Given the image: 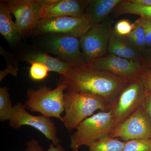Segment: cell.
<instances>
[{
  "label": "cell",
  "mask_w": 151,
  "mask_h": 151,
  "mask_svg": "<svg viewBox=\"0 0 151 151\" xmlns=\"http://www.w3.org/2000/svg\"><path fill=\"white\" fill-rule=\"evenodd\" d=\"M147 93L140 78L129 83L122 90L111 107L115 127L142 106Z\"/></svg>",
  "instance_id": "ba28073f"
},
{
  "label": "cell",
  "mask_w": 151,
  "mask_h": 151,
  "mask_svg": "<svg viewBox=\"0 0 151 151\" xmlns=\"http://www.w3.org/2000/svg\"><path fill=\"white\" fill-rule=\"evenodd\" d=\"M113 22V20L107 18L100 23L92 25L80 38L81 49L87 64L108 54Z\"/></svg>",
  "instance_id": "5b68a950"
},
{
  "label": "cell",
  "mask_w": 151,
  "mask_h": 151,
  "mask_svg": "<svg viewBox=\"0 0 151 151\" xmlns=\"http://www.w3.org/2000/svg\"><path fill=\"white\" fill-rule=\"evenodd\" d=\"M8 89L6 86L0 88V121H9L13 110Z\"/></svg>",
  "instance_id": "ffe728a7"
},
{
  "label": "cell",
  "mask_w": 151,
  "mask_h": 151,
  "mask_svg": "<svg viewBox=\"0 0 151 151\" xmlns=\"http://www.w3.org/2000/svg\"><path fill=\"white\" fill-rule=\"evenodd\" d=\"M29 75L32 80L39 81L45 79L48 76L49 70L42 63L35 62L31 63Z\"/></svg>",
  "instance_id": "603a6c76"
},
{
  "label": "cell",
  "mask_w": 151,
  "mask_h": 151,
  "mask_svg": "<svg viewBox=\"0 0 151 151\" xmlns=\"http://www.w3.org/2000/svg\"><path fill=\"white\" fill-rule=\"evenodd\" d=\"M64 107L65 113L62 122L68 131L76 129L97 110L106 112L111 109V105L101 97L73 91H66L64 93Z\"/></svg>",
  "instance_id": "7a4b0ae2"
},
{
  "label": "cell",
  "mask_w": 151,
  "mask_h": 151,
  "mask_svg": "<svg viewBox=\"0 0 151 151\" xmlns=\"http://www.w3.org/2000/svg\"><path fill=\"white\" fill-rule=\"evenodd\" d=\"M135 23L134 28L129 35L126 38L143 53L147 49L145 32L138 19L135 21Z\"/></svg>",
  "instance_id": "44dd1931"
},
{
  "label": "cell",
  "mask_w": 151,
  "mask_h": 151,
  "mask_svg": "<svg viewBox=\"0 0 151 151\" xmlns=\"http://www.w3.org/2000/svg\"><path fill=\"white\" fill-rule=\"evenodd\" d=\"M142 24L145 32L146 45L147 48L151 47V21L145 18L142 17H140L138 19Z\"/></svg>",
  "instance_id": "d4e9b609"
},
{
  "label": "cell",
  "mask_w": 151,
  "mask_h": 151,
  "mask_svg": "<svg viewBox=\"0 0 151 151\" xmlns=\"http://www.w3.org/2000/svg\"><path fill=\"white\" fill-rule=\"evenodd\" d=\"M47 151H65L64 149L60 145H55L53 144H50L48 150Z\"/></svg>",
  "instance_id": "1f68e13d"
},
{
  "label": "cell",
  "mask_w": 151,
  "mask_h": 151,
  "mask_svg": "<svg viewBox=\"0 0 151 151\" xmlns=\"http://www.w3.org/2000/svg\"><path fill=\"white\" fill-rule=\"evenodd\" d=\"M92 25L85 16L44 18L39 22L33 34L65 35L81 38Z\"/></svg>",
  "instance_id": "8992f818"
},
{
  "label": "cell",
  "mask_w": 151,
  "mask_h": 151,
  "mask_svg": "<svg viewBox=\"0 0 151 151\" xmlns=\"http://www.w3.org/2000/svg\"><path fill=\"white\" fill-rule=\"evenodd\" d=\"M67 86L66 91L89 93L104 99L111 105L129 82L113 73L97 70L86 63L72 68L60 76L59 82Z\"/></svg>",
  "instance_id": "6da1fadb"
},
{
  "label": "cell",
  "mask_w": 151,
  "mask_h": 151,
  "mask_svg": "<svg viewBox=\"0 0 151 151\" xmlns=\"http://www.w3.org/2000/svg\"><path fill=\"white\" fill-rule=\"evenodd\" d=\"M21 35L33 34L42 18L43 0H6Z\"/></svg>",
  "instance_id": "52a82bcc"
},
{
  "label": "cell",
  "mask_w": 151,
  "mask_h": 151,
  "mask_svg": "<svg viewBox=\"0 0 151 151\" xmlns=\"http://www.w3.org/2000/svg\"><path fill=\"white\" fill-rule=\"evenodd\" d=\"M122 0H89L85 16L92 25L100 23Z\"/></svg>",
  "instance_id": "9a60e30c"
},
{
  "label": "cell",
  "mask_w": 151,
  "mask_h": 151,
  "mask_svg": "<svg viewBox=\"0 0 151 151\" xmlns=\"http://www.w3.org/2000/svg\"><path fill=\"white\" fill-rule=\"evenodd\" d=\"M66 89L65 84L58 82L55 89L45 85L37 89H28L27 100L24 105L31 112H39L42 116L54 117L62 122L61 114L64 111V92Z\"/></svg>",
  "instance_id": "3957f363"
},
{
  "label": "cell",
  "mask_w": 151,
  "mask_h": 151,
  "mask_svg": "<svg viewBox=\"0 0 151 151\" xmlns=\"http://www.w3.org/2000/svg\"><path fill=\"white\" fill-rule=\"evenodd\" d=\"M124 142L108 136L91 143L88 151H122Z\"/></svg>",
  "instance_id": "d6986e66"
},
{
  "label": "cell",
  "mask_w": 151,
  "mask_h": 151,
  "mask_svg": "<svg viewBox=\"0 0 151 151\" xmlns=\"http://www.w3.org/2000/svg\"><path fill=\"white\" fill-rule=\"evenodd\" d=\"M89 0H43L42 18L85 16Z\"/></svg>",
  "instance_id": "4fadbf2b"
},
{
  "label": "cell",
  "mask_w": 151,
  "mask_h": 151,
  "mask_svg": "<svg viewBox=\"0 0 151 151\" xmlns=\"http://www.w3.org/2000/svg\"><path fill=\"white\" fill-rule=\"evenodd\" d=\"M88 64L97 70L115 74L129 83L140 78L142 68L139 63L110 54L96 58Z\"/></svg>",
  "instance_id": "7c38bea8"
},
{
  "label": "cell",
  "mask_w": 151,
  "mask_h": 151,
  "mask_svg": "<svg viewBox=\"0 0 151 151\" xmlns=\"http://www.w3.org/2000/svg\"><path fill=\"white\" fill-rule=\"evenodd\" d=\"M142 66L151 68V47L147 48L142 53Z\"/></svg>",
  "instance_id": "f1b7e54d"
},
{
  "label": "cell",
  "mask_w": 151,
  "mask_h": 151,
  "mask_svg": "<svg viewBox=\"0 0 151 151\" xmlns=\"http://www.w3.org/2000/svg\"><path fill=\"white\" fill-rule=\"evenodd\" d=\"M47 51L55 55L63 62L74 67L86 64L81 51L80 38L65 35H52L44 42Z\"/></svg>",
  "instance_id": "30bf717a"
},
{
  "label": "cell",
  "mask_w": 151,
  "mask_h": 151,
  "mask_svg": "<svg viewBox=\"0 0 151 151\" xmlns=\"http://www.w3.org/2000/svg\"><path fill=\"white\" fill-rule=\"evenodd\" d=\"M18 70V69L17 68L14 67L11 65H8L5 70L1 71L0 81H1L8 74H11L14 76H16Z\"/></svg>",
  "instance_id": "f546056e"
},
{
  "label": "cell",
  "mask_w": 151,
  "mask_h": 151,
  "mask_svg": "<svg viewBox=\"0 0 151 151\" xmlns=\"http://www.w3.org/2000/svg\"><path fill=\"white\" fill-rule=\"evenodd\" d=\"M113 16H119L124 14L137 15L151 21V6H139L129 2L128 0H122L114 9Z\"/></svg>",
  "instance_id": "ac0fdd59"
},
{
  "label": "cell",
  "mask_w": 151,
  "mask_h": 151,
  "mask_svg": "<svg viewBox=\"0 0 151 151\" xmlns=\"http://www.w3.org/2000/svg\"><path fill=\"white\" fill-rule=\"evenodd\" d=\"M23 60L29 63L33 62L41 63L46 66L50 71L65 75L72 68L75 67L72 64L61 61L58 58L50 56L44 52H36L26 55Z\"/></svg>",
  "instance_id": "2e32d148"
},
{
  "label": "cell",
  "mask_w": 151,
  "mask_h": 151,
  "mask_svg": "<svg viewBox=\"0 0 151 151\" xmlns=\"http://www.w3.org/2000/svg\"><path fill=\"white\" fill-rule=\"evenodd\" d=\"M129 2L139 6H151V0H128Z\"/></svg>",
  "instance_id": "4dcf8cb0"
},
{
  "label": "cell",
  "mask_w": 151,
  "mask_h": 151,
  "mask_svg": "<svg viewBox=\"0 0 151 151\" xmlns=\"http://www.w3.org/2000/svg\"><path fill=\"white\" fill-rule=\"evenodd\" d=\"M109 137L124 142L151 138V122L141 106L126 120L114 127Z\"/></svg>",
  "instance_id": "8fae6325"
},
{
  "label": "cell",
  "mask_w": 151,
  "mask_h": 151,
  "mask_svg": "<svg viewBox=\"0 0 151 151\" xmlns=\"http://www.w3.org/2000/svg\"><path fill=\"white\" fill-rule=\"evenodd\" d=\"M12 13L4 1L0 2V33L11 45L18 42L21 35L15 22L12 19Z\"/></svg>",
  "instance_id": "e0dca14e"
},
{
  "label": "cell",
  "mask_w": 151,
  "mask_h": 151,
  "mask_svg": "<svg viewBox=\"0 0 151 151\" xmlns=\"http://www.w3.org/2000/svg\"><path fill=\"white\" fill-rule=\"evenodd\" d=\"M108 54L137 63L142 66V52L133 45L126 37L117 35L113 29L108 46Z\"/></svg>",
  "instance_id": "5bb4252c"
},
{
  "label": "cell",
  "mask_w": 151,
  "mask_h": 151,
  "mask_svg": "<svg viewBox=\"0 0 151 151\" xmlns=\"http://www.w3.org/2000/svg\"><path fill=\"white\" fill-rule=\"evenodd\" d=\"M140 78L147 92L151 94V68L142 67Z\"/></svg>",
  "instance_id": "484cf974"
},
{
  "label": "cell",
  "mask_w": 151,
  "mask_h": 151,
  "mask_svg": "<svg viewBox=\"0 0 151 151\" xmlns=\"http://www.w3.org/2000/svg\"><path fill=\"white\" fill-rule=\"evenodd\" d=\"M147 94L142 104V106L151 122V94H149L147 91Z\"/></svg>",
  "instance_id": "83f0119b"
},
{
  "label": "cell",
  "mask_w": 151,
  "mask_h": 151,
  "mask_svg": "<svg viewBox=\"0 0 151 151\" xmlns=\"http://www.w3.org/2000/svg\"><path fill=\"white\" fill-rule=\"evenodd\" d=\"M135 27V22L132 23L128 20L123 19L116 23L113 29L117 35L127 37L132 32Z\"/></svg>",
  "instance_id": "cb8c5ba5"
},
{
  "label": "cell",
  "mask_w": 151,
  "mask_h": 151,
  "mask_svg": "<svg viewBox=\"0 0 151 151\" xmlns=\"http://www.w3.org/2000/svg\"><path fill=\"white\" fill-rule=\"evenodd\" d=\"M25 151H45L39 142L35 139H32L27 143Z\"/></svg>",
  "instance_id": "4316f807"
},
{
  "label": "cell",
  "mask_w": 151,
  "mask_h": 151,
  "mask_svg": "<svg viewBox=\"0 0 151 151\" xmlns=\"http://www.w3.org/2000/svg\"><path fill=\"white\" fill-rule=\"evenodd\" d=\"M122 151H151V138L135 139L124 142Z\"/></svg>",
  "instance_id": "7402d4cb"
},
{
  "label": "cell",
  "mask_w": 151,
  "mask_h": 151,
  "mask_svg": "<svg viewBox=\"0 0 151 151\" xmlns=\"http://www.w3.org/2000/svg\"><path fill=\"white\" fill-rule=\"evenodd\" d=\"M115 127L111 111L94 114L81 122L71 135L70 148L72 151H78L81 146H88L109 136Z\"/></svg>",
  "instance_id": "277c9868"
},
{
  "label": "cell",
  "mask_w": 151,
  "mask_h": 151,
  "mask_svg": "<svg viewBox=\"0 0 151 151\" xmlns=\"http://www.w3.org/2000/svg\"><path fill=\"white\" fill-rule=\"evenodd\" d=\"M26 108L25 105L21 103H18L14 106L9 126L14 129H18L25 125L33 127L51 141L55 145H59L60 140L57 135V129L54 121L42 115H32Z\"/></svg>",
  "instance_id": "9c48e42d"
}]
</instances>
